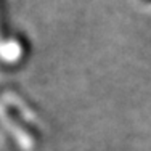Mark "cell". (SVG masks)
Here are the masks:
<instances>
[{
  "label": "cell",
  "mask_w": 151,
  "mask_h": 151,
  "mask_svg": "<svg viewBox=\"0 0 151 151\" xmlns=\"http://www.w3.org/2000/svg\"><path fill=\"white\" fill-rule=\"evenodd\" d=\"M6 111V116L10 117V121H12V124L18 125V127L21 129V130H24V134L31 135L32 138H39V134L37 130H35L34 127H32V124H29L26 119H23V116H21V113L18 111V108L15 105H6L5 108Z\"/></svg>",
  "instance_id": "6da1fadb"
},
{
  "label": "cell",
  "mask_w": 151,
  "mask_h": 151,
  "mask_svg": "<svg viewBox=\"0 0 151 151\" xmlns=\"http://www.w3.org/2000/svg\"><path fill=\"white\" fill-rule=\"evenodd\" d=\"M145 2H148V3H151V0H145Z\"/></svg>",
  "instance_id": "7a4b0ae2"
}]
</instances>
